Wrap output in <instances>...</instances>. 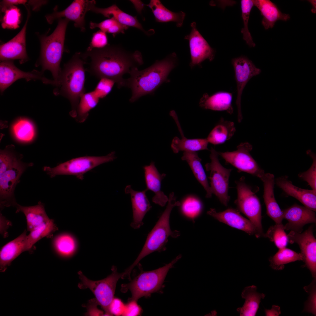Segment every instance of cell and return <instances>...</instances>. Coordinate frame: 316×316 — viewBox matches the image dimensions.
Returning a JSON list of instances; mask_svg holds the SVG:
<instances>
[{
  "label": "cell",
  "instance_id": "8992f818",
  "mask_svg": "<svg viewBox=\"0 0 316 316\" xmlns=\"http://www.w3.org/2000/svg\"><path fill=\"white\" fill-rule=\"evenodd\" d=\"M69 21L65 18L59 19L57 25L53 33L40 38V62L42 71H50L57 84L61 71L60 63L64 51L66 29Z\"/></svg>",
  "mask_w": 316,
  "mask_h": 316
},
{
  "label": "cell",
  "instance_id": "bcb514c9",
  "mask_svg": "<svg viewBox=\"0 0 316 316\" xmlns=\"http://www.w3.org/2000/svg\"><path fill=\"white\" fill-rule=\"evenodd\" d=\"M307 153L312 159V164L308 170L299 173L298 174V176L301 179L306 181L312 190H316V155L310 150H308Z\"/></svg>",
  "mask_w": 316,
  "mask_h": 316
},
{
  "label": "cell",
  "instance_id": "c3c4849f",
  "mask_svg": "<svg viewBox=\"0 0 316 316\" xmlns=\"http://www.w3.org/2000/svg\"><path fill=\"white\" fill-rule=\"evenodd\" d=\"M108 44V38L106 33L100 30L93 34L90 46L87 50L102 48Z\"/></svg>",
  "mask_w": 316,
  "mask_h": 316
},
{
  "label": "cell",
  "instance_id": "cb8c5ba5",
  "mask_svg": "<svg viewBox=\"0 0 316 316\" xmlns=\"http://www.w3.org/2000/svg\"><path fill=\"white\" fill-rule=\"evenodd\" d=\"M261 180L263 184V197L267 214L276 223H281L284 219L282 210L276 200L274 194V176L270 173H265Z\"/></svg>",
  "mask_w": 316,
  "mask_h": 316
},
{
  "label": "cell",
  "instance_id": "f907efd6",
  "mask_svg": "<svg viewBox=\"0 0 316 316\" xmlns=\"http://www.w3.org/2000/svg\"><path fill=\"white\" fill-rule=\"evenodd\" d=\"M125 304L120 299L114 298L109 307V311L111 316L122 315L124 312Z\"/></svg>",
  "mask_w": 316,
  "mask_h": 316
},
{
  "label": "cell",
  "instance_id": "ffe728a7",
  "mask_svg": "<svg viewBox=\"0 0 316 316\" xmlns=\"http://www.w3.org/2000/svg\"><path fill=\"white\" fill-rule=\"evenodd\" d=\"M207 214L220 222L259 238L254 225L249 220L242 216L237 210L229 208L218 212L215 209L211 208Z\"/></svg>",
  "mask_w": 316,
  "mask_h": 316
},
{
  "label": "cell",
  "instance_id": "11a10c76",
  "mask_svg": "<svg viewBox=\"0 0 316 316\" xmlns=\"http://www.w3.org/2000/svg\"><path fill=\"white\" fill-rule=\"evenodd\" d=\"M45 1H30L29 4L32 6L34 10L36 9L46 3Z\"/></svg>",
  "mask_w": 316,
  "mask_h": 316
},
{
  "label": "cell",
  "instance_id": "836d02e7",
  "mask_svg": "<svg viewBox=\"0 0 316 316\" xmlns=\"http://www.w3.org/2000/svg\"><path fill=\"white\" fill-rule=\"evenodd\" d=\"M236 131L234 123L221 118L211 130L207 138L214 145L221 144L230 139Z\"/></svg>",
  "mask_w": 316,
  "mask_h": 316
},
{
  "label": "cell",
  "instance_id": "e575fe53",
  "mask_svg": "<svg viewBox=\"0 0 316 316\" xmlns=\"http://www.w3.org/2000/svg\"><path fill=\"white\" fill-rule=\"evenodd\" d=\"M298 260L303 261L301 254L286 247L279 249L278 251L269 259L270 267L276 270H282L285 264Z\"/></svg>",
  "mask_w": 316,
  "mask_h": 316
},
{
  "label": "cell",
  "instance_id": "9a60e30c",
  "mask_svg": "<svg viewBox=\"0 0 316 316\" xmlns=\"http://www.w3.org/2000/svg\"><path fill=\"white\" fill-rule=\"evenodd\" d=\"M25 79L27 81L40 80L44 83L55 85L56 82L46 78L42 73L34 70L31 72L23 71L17 68L12 61H1L0 64V89L2 93L17 80Z\"/></svg>",
  "mask_w": 316,
  "mask_h": 316
},
{
  "label": "cell",
  "instance_id": "ba28073f",
  "mask_svg": "<svg viewBox=\"0 0 316 316\" xmlns=\"http://www.w3.org/2000/svg\"><path fill=\"white\" fill-rule=\"evenodd\" d=\"M116 158L114 152L104 156L81 157L60 164L53 168L44 166L43 170L51 178L59 175H68L83 180L86 173L99 165L113 161Z\"/></svg>",
  "mask_w": 316,
  "mask_h": 316
},
{
  "label": "cell",
  "instance_id": "7a4b0ae2",
  "mask_svg": "<svg viewBox=\"0 0 316 316\" xmlns=\"http://www.w3.org/2000/svg\"><path fill=\"white\" fill-rule=\"evenodd\" d=\"M176 61V54L173 53L144 70L132 68L130 77L125 80V86L132 91L130 102H133L143 95L152 93L164 82H169L168 76L175 67Z\"/></svg>",
  "mask_w": 316,
  "mask_h": 316
},
{
  "label": "cell",
  "instance_id": "6da1fadb",
  "mask_svg": "<svg viewBox=\"0 0 316 316\" xmlns=\"http://www.w3.org/2000/svg\"><path fill=\"white\" fill-rule=\"evenodd\" d=\"M82 55L85 60L90 59L88 71L91 74L100 79H111L119 88L125 86L123 75L129 73L132 68H138L143 63L140 51L130 52L118 45L108 44L102 48L87 50Z\"/></svg>",
  "mask_w": 316,
  "mask_h": 316
},
{
  "label": "cell",
  "instance_id": "9c48e42d",
  "mask_svg": "<svg viewBox=\"0 0 316 316\" xmlns=\"http://www.w3.org/2000/svg\"><path fill=\"white\" fill-rule=\"evenodd\" d=\"M112 273L106 278L100 280L92 281L86 277L80 271L78 272L80 282L78 287L82 289L89 288L94 295L99 305L103 309L106 316H111L109 307L114 298L116 284L122 278L123 273H119L116 268L113 266Z\"/></svg>",
  "mask_w": 316,
  "mask_h": 316
},
{
  "label": "cell",
  "instance_id": "db71d44e",
  "mask_svg": "<svg viewBox=\"0 0 316 316\" xmlns=\"http://www.w3.org/2000/svg\"><path fill=\"white\" fill-rule=\"evenodd\" d=\"M266 316H279L281 313L280 308L278 305H273L271 309H265Z\"/></svg>",
  "mask_w": 316,
  "mask_h": 316
},
{
  "label": "cell",
  "instance_id": "d6986e66",
  "mask_svg": "<svg viewBox=\"0 0 316 316\" xmlns=\"http://www.w3.org/2000/svg\"><path fill=\"white\" fill-rule=\"evenodd\" d=\"M282 212L284 219L288 221L284 225L285 230L301 233L304 225L316 223L315 212L305 206L294 204Z\"/></svg>",
  "mask_w": 316,
  "mask_h": 316
},
{
  "label": "cell",
  "instance_id": "f6af8a7d",
  "mask_svg": "<svg viewBox=\"0 0 316 316\" xmlns=\"http://www.w3.org/2000/svg\"><path fill=\"white\" fill-rule=\"evenodd\" d=\"M202 208L200 202L193 197H189L182 204V210L184 214L191 219H194L200 213Z\"/></svg>",
  "mask_w": 316,
  "mask_h": 316
},
{
  "label": "cell",
  "instance_id": "484cf974",
  "mask_svg": "<svg viewBox=\"0 0 316 316\" xmlns=\"http://www.w3.org/2000/svg\"><path fill=\"white\" fill-rule=\"evenodd\" d=\"M253 1L254 6L258 9L262 16V23L266 30L273 28L279 20L286 21L290 18L289 15L282 13L276 4L270 0Z\"/></svg>",
  "mask_w": 316,
  "mask_h": 316
},
{
  "label": "cell",
  "instance_id": "7bdbcfd3",
  "mask_svg": "<svg viewBox=\"0 0 316 316\" xmlns=\"http://www.w3.org/2000/svg\"><path fill=\"white\" fill-rule=\"evenodd\" d=\"M1 11L4 13L1 20V25L3 28L16 29L19 27L21 14L19 8L14 6L7 8Z\"/></svg>",
  "mask_w": 316,
  "mask_h": 316
},
{
  "label": "cell",
  "instance_id": "d4e9b609",
  "mask_svg": "<svg viewBox=\"0 0 316 316\" xmlns=\"http://www.w3.org/2000/svg\"><path fill=\"white\" fill-rule=\"evenodd\" d=\"M27 235L25 230L19 236L3 246L0 251V270L4 272L11 262L23 252L26 251Z\"/></svg>",
  "mask_w": 316,
  "mask_h": 316
},
{
  "label": "cell",
  "instance_id": "603a6c76",
  "mask_svg": "<svg viewBox=\"0 0 316 316\" xmlns=\"http://www.w3.org/2000/svg\"><path fill=\"white\" fill-rule=\"evenodd\" d=\"M145 179L146 189L154 193V195L152 198L155 203L163 207L168 202V197L161 190L162 180L166 174H160L156 168L154 162H152L149 165L143 166Z\"/></svg>",
  "mask_w": 316,
  "mask_h": 316
},
{
  "label": "cell",
  "instance_id": "d6a6232c",
  "mask_svg": "<svg viewBox=\"0 0 316 316\" xmlns=\"http://www.w3.org/2000/svg\"><path fill=\"white\" fill-rule=\"evenodd\" d=\"M179 128L182 138L180 139L175 137L173 139L171 147L174 152L175 153L180 151H193L208 150V144L209 143L206 138H198L189 139L184 136L180 126Z\"/></svg>",
  "mask_w": 316,
  "mask_h": 316
},
{
  "label": "cell",
  "instance_id": "5bb4252c",
  "mask_svg": "<svg viewBox=\"0 0 316 316\" xmlns=\"http://www.w3.org/2000/svg\"><path fill=\"white\" fill-rule=\"evenodd\" d=\"M232 63L237 84V97L236 103L237 108L238 121L240 122L242 119L241 100L243 90L249 80L252 77L259 74L261 71L256 67L251 60L244 56L233 59Z\"/></svg>",
  "mask_w": 316,
  "mask_h": 316
},
{
  "label": "cell",
  "instance_id": "b9f144b4",
  "mask_svg": "<svg viewBox=\"0 0 316 316\" xmlns=\"http://www.w3.org/2000/svg\"><path fill=\"white\" fill-rule=\"evenodd\" d=\"M242 17L243 27L241 30L243 40L251 47H254L255 44L253 42L248 27V23L251 11L254 6L253 0H242L241 1Z\"/></svg>",
  "mask_w": 316,
  "mask_h": 316
},
{
  "label": "cell",
  "instance_id": "44dd1931",
  "mask_svg": "<svg viewBox=\"0 0 316 316\" xmlns=\"http://www.w3.org/2000/svg\"><path fill=\"white\" fill-rule=\"evenodd\" d=\"M147 190L146 189L142 191L135 190L130 185L127 186L125 189V193L130 196L133 212L130 226L134 229H138L143 225L144 217L151 208L146 195Z\"/></svg>",
  "mask_w": 316,
  "mask_h": 316
},
{
  "label": "cell",
  "instance_id": "f5cc1de1",
  "mask_svg": "<svg viewBox=\"0 0 316 316\" xmlns=\"http://www.w3.org/2000/svg\"><path fill=\"white\" fill-rule=\"evenodd\" d=\"M28 2L25 0H4L0 3L1 11L7 8L19 4L25 5Z\"/></svg>",
  "mask_w": 316,
  "mask_h": 316
},
{
  "label": "cell",
  "instance_id": "8d00e7d4",
  "mask_svg": "<svg viewBox=\"0 0 316 316\" xmlns=\"http://www.w3.org/2000/svg\"><path fill=\"white\" fill-rule=\"evenodd\" d=\"M99 99L94 91L83 94L77 109L75 118L77 121L80 122L85 121L89 111L97 105Z\"/></svg>",
  "mask_w": 316,
  "mask_h": 316
},
{
  "label": "cell",
  "instance_id": "2e32d148",
  "mask_svg": "<svg viewBox=\"0 0 316 316\" xmlns=\"http://www.w3.org/2000/svg\"><path fill=\"white\" fill-rule=\"evenodd\" d=\"M190 33L185 37L189 42L191 57L190 66L192 68L199 65L206 59L212 61L214 58L215 51L209 45L196 28L195 22L190 24Z\"/></svg>",
  "mask_w": 316,
  "mask_h": 316
},
{
  "label": "cell",
  "instance_id": "f35d334b",
  "mask_svg": "<svg viewBox=\"0 0 316 316\" xmlns=\"http://www.w3.org/2000/svg\"><path fill=\"white\" fill-rule=\"evenodd\" d=\"M55 249L60 256L67 257L73 253L76 248L75 241L71 236L62 234L58 236L54 242Z\"/></svg>",
  "mask_w": 316,
  "mask_h": 316
},
{
  "label": "cell",
  "instance_id": "ab89813d",
  "mask_svg": "<svg viewBox=\"0 0 316 316\" xmlns=\"http://www.w3.org/2000/svg\"><path fill=\"white\" fill-rule=\"evenodd\" d=\"M284 225L282 223H276L271 226L264 234V237L268 238L273 242L279 249L285 247L288 242L287 235L286 233Z\"/></svg>",
  "mask_w": 316,
  "mask_h": 316
},
{
  "label": "cell",
  "instance_id": "277c9868",
  "mask_svg": "<svg viewBox=\"0 0 316 316\" xmlns=\"http://www.w3.org/2000/svg\"><path fill=\"white\" fill-rule=\"evenodd\" d=\"M165 210L148 234L141 252L133 263L126 270L128 274H130L134 267L146 256L154 252L165 250L169 236L176 238L180 235L179 231L171 230L170 225V217L173 208L180 206L181 204L179 202L176 201L173 192L169 194Z\"/></svg>",
  "mask_w": 316,
  "mask_h": 316
},
{
  "label": "cell",
  "instance_id": "52a82bcc",
  "mask_svg": "<svg viewBox=\"0 0 316 316\" xmlns=\"http://www.w3.org/2000/svg\"><path fill=\"white\" fill-rule=\"evenodd\" d=\"M181 257L180 255L170 263L157 269L142 271L128 283L122 285L121 291L129 290L131 297L129 300L136 301L143 297L150 296L151 294L159 291L162 286L169 270Z\"/></svg>",
  "mask_w": 316,
  "mask_h": 316
},
{
  "label": "cell",
  "instance_id": "7402d4cb",
  "mask_svg": "<svg viewBox=\"0 0 316 316\" xmlns=\"http://www.w3.org/2000/svg\"><path fill=\"white\" fill-rule=\"evenodd\" d=\"M277 186L286 194L294 197L309 209L316 210V190L299 188L293 185L287 176L277 178Z\"/></svg>",
  "mask_w": 316,
  "mask_h": 316
},
{
  "label": "cell",
  "instance_id": "1f68e13d",
  "mask_svg": "<svg viewBox=\"0 0 316 316\" xmlns=\"http://www.w3.org/2000/svg\"><path fill=\"white\" fill-rule=\"evenodd\" d=\"M16 212H21L25 216L27 224V230L31 231L35 227L50 219L47 215L43 203L39 202L35 205L24 206L17 203Z\"/></svg>",
  "mask_w": 316,
  "mask_h": 316
},
{
  "label": "cell",
  "instance_id": "3957f363",
  "mask_svg": "<svg viewBox=\"0 0 316 316\" xmlns=\"http://www.w3.org/2000/svg\"><path fill=\"white\" fill-rule=\"evenodd\" d=\"M85 60L81 53H76L65 64L59 76L56 87L54 90L56 95L67 98L71 105L70 115L75 118L77 109L81 96L85 93L84 84Z\"/></svg>",
  "mask_w": 316,
  "mask_h": 316
},
{
  "label": "cell",
  "instance_id": "f546056e",
  "mask_svg": "<svg viewBox=\"0 0 316 316\" xmlns=\"http://www.w3.org/2000/svg\"><path fill=\"white\" fill-rule=\"evenodd\" d=\"M257 287L252 285L245 287L243 291L241 296L245 299L241 307L238 308L237 310L241 316H254L259 308L261 299L265 296L263 293L257 292Z\"/></svg>",
  "mask_w": 316,
  "mask_h": 316
},
{
  "label": "cell",
  "instance_id": "7c38bea8",
  "mask_svg": "<svg viewBox=\"0 0 316 316\" xmlns=\"http://www.w3.org/2000/svg\"><path fill=\"white\" fill-rule=\"evenodd\" d=\"M252 148L250 144L245 142L238 145L235 151L218 153L226 162L239 171L251 174L261 180L265 173L250 154V152Z\"/></svg>",
  "mask_w": 316,
  "mask_h": 316
},
{
  "label": "cell",
  "instance_id": "4fadbf2b",
  "mask_svg": "<svg viewBox=\"0 0 316 316\" xmlns=\"http://www.w3.org/2000/svg\"><path fill=\"white\" fill-rule=\"evenodd\" d=\"M287 236L288 242L298 245L305 266L313 277L316 278V239L313 233V226H310L303 233L291 231Z\"/></svg>",
  "mask_w": 316,
  "mask_h": 316
},
{
  "label": "cell",
  "instance_id": "83f0119b",
  "mask_svg": "<svg viewBox=\"0 0 316 316\" xmlns=\"http://www.w3.org/2000/svg\"><path fill=\"white\" fill-rule=\"evenodd\" d=\"M232 99V94L230 92H218L211 96L205 93L201 98L199 105L205 109L226 111L231 114L233 112Z\"/></svg>",
  "mask_w": 316,
  "mask_h": 316
},
{
  "label": "cell",
  "instance_id": "7dc6e473",
  "mask_svg": "<svg viewBox=\"0 0 316 316\" xmlns=\"http://www.w3.org/2000/svg\"><path fill=\"white\" fill-rule=\"evenodd\" d=\"M115 83L113 80L106 78L100 79L94 90L96 95L99 98L106 97L111 91Z\"/></svg>",
  "mask_w": 316,
  "mask_h": 316
},
{
  "label": "cell",
  "instance_id": "4dcf8cb0",
  "mask_svg": "<svg viewBox=\"0 0 316 316\" xmlns=\"http://www.w3.org/2000/svg\"><path fill=\"white\" fill-rule=\"evenodd\" d=\"M181 159L187 162L195 177L205 190L206 197H211L212 194L201 163V159L197 153L196 152L184 151Z\"/></svg>",
  "mask_w": 316,
  "mask_h": 316
},
{
  "label": "cell",
  "instance_id": "74e56055",
  "mask_svg": "<svg viewBox=\"0 0 316 316\" xmlns=\"http://www.w3.org/2000/svg\"><path fill=\"white\" fill-rule=\"evenodd\" d=\"M12 130L16 138L23 142L31 140L35 134L33 124L29 120L24 118L19 119L15 123L12 127Z\"/></svg>",
  "mask_w": 316,
  "mask_h": 316
},
{
  "label": "cell",
  "instance_id": "ac0fdd59",
  "mask_svg": "<svg viewBox=\"0 0 316 316\" xmlns=\"http://www.w3.org/2000/svg\"><path fill=\"white\" fill-rule=\"evenodd\" d=\"M95 0H75L66 8L60 11H56L46 16L48 23L52 24L54 20L65 18L74 22V25L79 28L82 32L85 30V17L86 13Z\"/></svg>",
  "mask_w": 316,
  "mask_h": 316
},
{
  "label": "cell",
  "instance_id": "8fae6325",
  "mask_svg": "<svg viewBox=\"0 0 316 316\" xmlns=\"http://www.w3.org/2000/svg\"><path fill=\"white\" fill-rule=\"evenodd\" d=\"M210 162L205 165L206 170L210 173L211 190L220 202L226 206L230 200L228 195L229 178L232 169L224 167L220 163L218 152L212 147L210 150Z\"/></svg>",
  "mask_w": 316,
  "mask_h": 316
},
{
  "label": "cell",
  "instance_id": "60d3db41",
  "mask_svg": "<svg viewBox=\"0 0 316 316\" xmlns=\"http://www.w3.org/2000/svg\"><path fill=\"white\" fill-rule=\"evenodd\" d=\"M90 27L92 29L96 28H99L100 30L106 33L112 34L114 37L119 33H124L125 30L129 28L121 24L113 17L104 20L99 23L91 22L90 24Z\"/></svg>",
  "mask_w": 316,
  "mask_h": 316
},
{
  "label": "cell",
  "instance_id": "816d5d0a",
  "mask_svg": "<svg viewBox=\"0 0 316 316\" xmlns=\"http://www.w3.org/2000/svg\"><path fill=\"white\" fill-rule=\"evenodd\" d=\"M99 305L95 298L90 300L87 305V312L86 314L88 316H105V313L99 309Z\"/></svg>",
  "mask_w": 316,
  "mask_h": 316
},
{
  "label": "cell",
  "instance_id": "4316f807",
  "mask_svg": "<svg viewBox=\"0 0 316 316\" xmlns=\"http://www.w3.org/2000/svg\"><path fill=\"white\" fill-rule=\"evenodd\" d=\"M94 2L90 7V11L102 14L104 17L110 18L113 17L121 24L129 27L138 29L146 34L147 32L143 28L136 16H134L123 12L116 4L105 8H98Z\"/></svg>",
  "mask_w": 316,
  "mask_h": 316
},
{
  "label": "cell",
  "instance_id": "d590c367",
  "mask_svg": "<svg viewBox=\"0 0 316 316\" xmlns=\"http://www.w3.org/2000/svg\"><path fill=\"white\" fill-rule=\"evenodd\" d=\"M57 229L54 221L51 219L35 228L27 236L25 242L26 251L30 250L38 241L50 235Z\"/></svg>",
  "mask_w": 316,
  "mask_h": 316
},
{
  "label": "cell",
  "instance_id": "30bf717a",
  "mask_svg": "<svg viewBox=\"0 0 316 316\" xmlns=\"http://www.w3.org/2000/svg\"><path fill=\"white\" fill-rule=\"evenodd\" d=\"M238 210L245 215L256 227L259 237H264L262 224L261 207L259 200L252 188L246 183L244 177L235 181Z\"/></svg>",
  "mask_w": 316,
  "mask_h": 316
},
{
  "label": "cell",
  "instance_id": "5b68a950",
  "mask_svg": "<svg viewBox=\"0 0 316 316\" xmlns=\"http://www.w3.org/2000/svg\"><path fill=\"white\" fill-rule=\"evenodd\" d=\"M22 155L10 152L0 159V198L2 206H16L14 190L20 178L32 163H26L22 160Z\"/></svg>",
  "mask_w": 316,
  "mask_h": 316
},
{
  "label": "cell",
  "instance_id": "681fc988",
  "mask_svg": "<svg viewBox=\"0 0 316 316\" xmlns=\"http://www.w3.org/2000/svg\"><path fill=\"white\" fill-rule=\"evenodd\" d=\"M142 310L138 305L137 301L129 300L125 305L124 312L122 316H137L140 315Z\"/></svg>",
  "mask_w": 316,
  "mask_h": 316
},
{
  "label": "cell",
  "instance_id": "e0dca14e",
  "mask_svg": "<svg viewBox=\"0 0 316 316\" xmlns=\"http://www.w3.org/2000/svg\"><path fill=\"white\" fill-rule=\"evenodd\" d=\"M25 7L28 15L23 28L11 40L0 45V59L1 61L18 59L20 63H22L28 60L26 49V31L30 12L29 8L27 6Z\"/></svg>",
  "mask_w": 316,
  "mask_h": 316
},
{
  "label": "cell",
  "instance_id": "ee69618b",
  "mask_svg": "<svg viewBox=\"0 0 316 316\" xmlns=\"http://www.w3.org/2000/svg\"><path fill=\"white\" fill-rule=\"evenodd\" d=\"M303 288L308 294V296L305 302L303 312L316 315V278H314L311 283Z\"/></svg>",
  "mask_w": 316,
  "mask_h": 316
},
{
  "label": "cell",
  "instance_id": "f1b7e54d",
  "mask_svg": "<svg viewBox=\"0 0 316 316\" xmlns=\"http://www.w3.org/2000/svg\"><path fill=\"white\" fill-rule=\"evenodd\" d=\"M145 5L151 9L156 21L159 23L173 22L176 23L177 27L182 25L185 16V13L183 12H173L166 8L159 0H151L149 4Z\"/></svg>",
  "mask_w": 316,
  "mask_h": 316
}]
</instances>
